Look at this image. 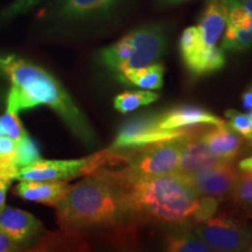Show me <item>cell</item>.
<instances>
[{"label": "cell", "mask_w": 252, "mask_h": 252, "mask_svg": "<svg viewBox=\"0 0 252 252\" xmlns=\"http://www.w3.org/2000/svg\"><path fill=\"white\" fill-rule=\"evenodd\" d=\"M163 236L162 248L171 252H210L213 249L196 237L187 226H173Z\"/></svg>", "instance_id": "cell-19"}, {"label": "cell", "mask_w": 252, "mask_h": 252, "mask_svg": "<svg viewBox=\"0 0 252 252\" xmlns=\"http://www.w3.org/2000/svg\"><path fill=\"white\" fill-rule=\"evenodd\" d=\"M238 171L234 161H224L208 167L202 171L184 174L182 180L187 184L198 196L212 197L220 201L230 197L238 178Z\"/></svg>", "instance_id": "cell-10"}, {"label": "cell", "mask_w": 252, "mask_h": 252, "mask_svg": "<svg viewBox=\"0 0 252 252\" xmlns=\"http://www.w3.org/2000/svg\"><path fill=\"white\" fill-rule=\"evenodd\" d=\"M228 11V0H208L197 25L203 42L207 46H216L225 30Z\"/></svg>", "instance_id": "cell-18"}, {"label": "cell", "mask_w": 252, "mask_h": 252, "mask_svg": "<svg viewBox=\"0 0 252 252\" xmlns=\"http://www.w3.org/2000/svg\"><path fill=\"white\" fill-rule=\"evenodd\" d=\"M242 104H243L245 109H252V87L248 88V89L242 94Z\"/></svg>", "instance_id": "cell-31"}, {"label": "cell", "mask_w": 252, "mask_h": 252, "mask_svg": "<svg viewBox=\"0 0 252 252\" xmlns=\"http://www.w3.org/2000/svg\"><path fill=\"white\" fill-rule=\"evenodd\" d=\"M11 182L0 180V212L5 208V200H6V191H7L8 186Z\"/></svg>", "instance_id": "cell-30"}, {"label": "cell", "mask_w": 252, "mask_h": 252, "mask_svg": "<svg viewBox=\"0 0 252 252\" xmlns=\"http://www.w3.org/2000/svg\"><path fill=\"white\" fill-rule=\"evenodd\" d=\"M163 72H165V67L158 62L147 67L125 72L118 78L123 83L141 89L158 90L161 89L163 86Z\"/></svg>", "instance_id": "cell-20"}, {"label": "cell", "mask_w": 252, "mask_h": 252, "mask_svg": "<svg viewBox=\"0 0 252 252\" xmlns=\"http://www.w3.org/2000/svg\"><path fill=\"white\" fill-rule=\"evenodd\" d=\"M224 161L208 147L200 134L190 133L182 138L175 174H190Z\"/></svg>", "instance_id": "cell-12"}, {"label": "cell", "mask_w": 252, "mask_h": 252, "mask_svg": "<svg viewBox=\"0 0 252 252\" xmlns=\"http://www.w3.org/2000/svg\"><path fill=\"white\" fill-rule=\"evenodd\" d=\"M1 135H4V132H2V130H1V126H0V137H1Z\"/></svg>", "instance_id": "cell-35"}, {"label": "cell", "mask_w": 252, "mask_h": 252, "mask_svg": "<svg viewBox=\"0 0 252 252\" xmlns=\"http://www.w3.org/2000/svg\"><path fill=\"white\" fill-rule=\"evenodd\" d=\"M122 0H58L55 13L65 20H86L105 17L121 4Z\"/></svg>", "instance_id": "cell-17"}, {"label": "cell", "mask_w": 252, "mask_h": 252, "mask_svg": "<svg viewBox=\"0 0 252 252\" xmlns=\"http://www.w3.org/2000/svg\"><path fill=\"white\" fill-rule=\"evenodd\" d=\"M230 198L248 216L252 217V172L241 171Z\"/></svg>", "instance_id": "cell-24"}, {"label": "cell", "mask_w": 252, "mask_h": 252, "mask_svg": "<svg viewBox=\"0 0 252 252\" xmlns=\"http://www.w3.org/2000/svg\"><path fill=\"white\" fill-rule=\"evenodd\" d=\"M42 0H15L8 6L7 8H5L4 11L0 14L1 19H11L17 17L19 14H23L25 12H27L28 9L39 4Z\"/></svg>", "instance_id": "cell-28"}, {"label": "cell", "mask_w": 252, "mask_h": 252, "mask_svg": "<svg viewBox=\"0 0 252 252\" xmlns=\"http://www.w3.org/2000/svg\"><path fill=\"white\" fill-rule=\"evenodd\" d=\"M127 34L133 46V52L116 72L118 77L125 72L158 63L167 48V35L161 25H145Z\"/></svg>", "instance_id": "cell-9"}, {"label": "cell", "mask_w": 252, "mask_h": 252, "mask_svg": "<svg viewBox=\"0 0 252 252\" xmlns=\"http://www.w3.org/2000/svg\"><path fill=\"white\" fill-rule=\"evenodd\" d=\"M15 159H17L19 169L41 159L40 151L35 143L31 139L30 135L17 143V157H15Z\"/></svg>", "instance_id": "cell-26"}, {"label": "cell", "mask_w": 252, "mask_h": 252, "mask_svg": "<svg viewBox=\"0 0 252 252\" xmlns=\"http://www.w3.org/2000/svg\"><path fill=\"white\" fill-rule=\"evenodd\" d=\"M17 143L6 135L0 137V180L11 182L17 180Z\"/></svg>", "instance_id": "cell-23"}, {"label": "cell", "mask_w": 252, "mask_h": 252, "mask_svg": "<svg viewBox=\"0 0 252 252\" xmlns=\"http://www.w3.org/2000/svg\"><path fill=\"white\" fill-rule=\"evenodd\" d=\"M19 249V244L11 237H8L4 231L0 230V252H8V251H17Z\"/></svg>", "instance_id": "cell-29"}, {"label": "cell", "mask_w": 252, "mask_h": 252, "mask_svg": "<svg viewBox=\"0 0 252 252\" xmlns=\"http://www.w3.org/2000/svg\"><path fill=\"white\" fill-rule=\"evenodd\" d=\"M179 49L186 69L193 76L209 75L220 70L225 64L224 52L216 46H207L197 26L187 27L182 32Z\"/></svg>", "instance_id": "cell-8"}, {"label": "cell", "mask_w": 252, "mask_h": 252, "mask_svg": "<svg viewBox=\"0 0 252 252\" xmlns=\"http://www.w3.org/2000/svg\"><path fill=\"white\" fill-rule=\"evenodd\" d=\"M127 161V154L110 149L82 159L42 160L39 159L19 169L17 180L20 181H71L86 176L105 163Z\"/></svg>", "instance_id": "cell-4"}, {"label": "cell", "mask_w": 252, "mask_h": 252, "mask_svg": "<svg viewBox=\"0 0 252 252\" xmlns=\"http://www.w3.org/2000/svg\"><path fill=\"white\" fill-rule=\"evenodd\" d=\"M200 138L216 156L225 161H234L243 147V139L241 135L225 122L208 127L200 134Z\"/></svg>", "instance_id": "cell-16"}, {"label": "cell", "mask_w": 252, "mask_h": 252, "mask_svg": "<svg viewBox=\"0 0 252 252\" xmlns=\"http://www.w3.org/2000/svg\"><path fill=\"white\" fill-rule=\"evenodd\" d=\"M159 94L153 93L152 90H135L125 91L113 100V105L117 111L122 113H128L140 106L150 105L159 99Z\"/></svg>", "instance_id": "cell-22"}, {"label": "cell", "mask_w": 252, "mask_h": 252, "mask_svg": "<svg viewBox=\"0 0 252 252\" xmlns=\"http://www.w3.org/2000/svg\"><path fill=\"white\" fill-rule=\"evenodd\" d=\"M70 187L67 181H21L14 188V194L24 200L56 208Z\"/></svg>", "instance_id": "cell-15"}, {"label": "cell", "mask_w": 252, "mask_h": 252, "mask_svg": "<svg viewBox=\"0 0 252 252\" xmlns=\"http://www.w3.org/2000/svg\"><path fill=\"white\" fill-rule=\"evenodd\" d=\"M248 117L250 118V121L252 123V109H249V112H248Z\"/></svg>", "instance_id": "cell-34"}, {"label": "cell", "mask_w": 252, "mask_h": 252, "mask_svg": "<svg viewBox=\"0 0 252 252\" xmlns=\"http://www.w3.org/2000/svg\"><path fill=\"white\" fill-rule=\"evenodd\" d=\"M228 19L223 32V52L252 48V0H228Z\"/></svg>", "instance_id": "cell-11"}, {"label": "cell", "mask_w": 252, "mask_h": 252, "mask_svg": "<svg viewBox=\"0 0 252 252\" xmlns=\"http://www.w3.org/2000/svg\"><path fill=\"white\" fill-rule=\"evenodd\" d=\"M0 230L20 245L40 234L42 223L24 210L4 208L0 212Z\"/></svg>", "instance_id": "cell-14"}, {"label": "cell", "mask_w": 252, "mask_h": 252, "mask_svg": "<svg viewBox=\"0 0 252 252\" xmlns=\"http://www.w3.org/2000/svg\"><path fill=\"white\" fill-rule=\"evenodd\" d=\"M238 168H239V171L252 172V154L250 157L245 158V159H243L241 162L238 163Z\"/></svg>", "instance_id": "cell-32"}, {"label": "cell", "mask_w": 252, "mask_h": 252, "mask_svg": "<svg viewBox=\"0 0 252 252\" xmlns=\"http://www.w3.org/2000/svg\"><path fill=\"white\" fill-rule=\"evenodd\" d=\"M224 123L208 110L197 105H179L158 113V124L162 130H188L198 125H219Z\"/></svg>", "instance_id": "cell-13"}, {"label": "cell", "mask_w": 252, "mask_h": 252, "mask_svg": "<svg viewBox=\"0 0 252 252\" xmlns=\"http://www.w3.org/2000/svg\"><path fill=\"white\" fill-rule=\"evenodd\" d=\"M63 231L76 235L96 229H134L138 224L126 202L117 171L99 167L84 176L56 207Z\"/></svg>", "instance_id": "cell-2"}, {"label": "cell", "mask_w": 252, "mask_h": 252, "mask_svg": "<svg viewBox=\"0 0 252 252\" xmlns=\"http://www.w3.org/2000/svg\"><path fill=\"white\" fill-rule=\"evenodd\" d=\"M126 202L138 223L187 226L214 216L219 201L198 196L175 173L126 178L117 171Z\"/></svg>", "instance_id": "cell-1"}, {"label": "cell", "mask_w": 252, "mask_h": 252, "mask_svg": "<svg viewBox=\"0 0 252 252\" xmlns=\"http://www.w3.org/2000/svg\"><path fill=\"white\" fill-rule=\"evenodd\" d=\"M0 126L4 135L12 139L14 143H19L27 137V132L18 117V112L6 109V112L0 117Z\"/></svg>", "instance_id": "cell-25"}, {"label": "cell", "mask_w": 252, "mask_h": 252, "mask_svg": "<svg viewBox=\"0 0 252 252\" xmlns=\"http://www.w3.org/2000/svg\"><path fill=\"white\" fill-rule=\"evenodd\" d=\"M190 130H162L158 124V113L135 116L121 126L110 150L115 152L134 151L149 145L190 134Z\"/></svg>", "instance_id": "cell-7"}, {"label": "cell", "mask_w": 252, "mask_h": 252, "mask_svg": "<svg viewBox=\"0 0 252 252\" xmlns=\"http://www.w3.org/2000/svg\"><path fill=\"white\" fill-rule=\"evenodd\" d=\"M184 137L160 141L128 152L127 167L122 169V174L126 178H140L175 173Z\"/></svg>", "instance_id": "cell-6"}, {"label": "cell", "mask_w": 252, "mask_h": 252, "mask_svg": "<svg viewBox=\"0 0 252 252\" xmlns=\"http://www.w3.org/2000/svg\"><path fill=\"white\" fill-rule=\"evenodd\" d=\"M132 52H133V46L128 34H126L122 39L100 50L99 58L106 68L113 72H117L119 67L130 58Z\"/></svg>", "instance_id": "cell-21"}, {"label": "cell", "mask_w": 252, "mask_h": 252, "mask_svg": "<svg viewBox=\"0 0 252 252\" xmlns=\"http://www.w3.org/2000/svg\"><path fill=\"white\" fill-rule=\"evenodd\" d=\"M0 75L11 82L7 109L14 112L47 105L54 110L71 133L87 147L97 145V137L84 113L59 80L35 63L17 55L0 56Z\"/></svg>", "instance_id": "cell-3"}, {"label": "cell", "mask_w": 252, "mask_h": 252, "mask_svg": "<svg viewBox=\"0 0 252 252\" xmlns=\"http://www.w3.org/2000/svg\"><path fill=\"white\" fill-rule=\"evenodd\" d=\"M189 1V0H160L162 5H167V6H173V5H179L182 4V2Z\"/></svg>", "instance_id": "cell-33"}, {"label": "cell", "mask_w": 252, "mask_h": 252, "mask_svg": "<svg viewBox=\"0 0 252 252\" xmlns=\"http://www.w3.org/2000/svg\"><path fill=\"white\" fill-rule=\"evenodd\" d=\"M190 231L203 243L217 251L252 250V230L241 220L224 214L190 226Z\"/></svg>", "instance_id": "cell-5"}, {"label": "cell", "mask_w": 252, "mask_h": 252, "mask_svg": "<svg viewBox=\"0 0 252 252\" xmlns=\"http://www.w3.org/2000/svg\"><path fill=\"white\" fill-rule=\"evenodd\" d=\"M228 124L235 132L241 135L244 139L252 140V123L248 115L236 111V110H226L224 112Z\"/></svg>", "instance_id": "cell-27"}]
</instances>
